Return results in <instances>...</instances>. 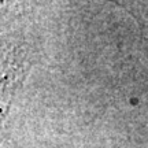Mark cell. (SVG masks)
<instances>
[{
	"label": "cell",
	"mask_w": 148,
	"mask_h": 148,
	"mask_svg": "<svg viewBox=\"0 0 148 148\" xmlns=\"http://www.w3.org/2000/svg\"><path fill=\"white\" fill-rule=\"evenodd\" d=\"M1 38V125H4L18 90L37 62V42L3 34Z\"/></svg>",
	"instance_id": "1"
},
{
	"label": "cell",
	"mask_w": 148,
	"mask_h": 148,
	"mask_svg": "<svg viewBox=\"0 0 148 148\" xmlns=\"http://www.w3.org/2000/svg\"><path fill=\"white\" fill-rule=\"evenodd\" d=\"M134 19L138 23V29H140V38H141V44H143V51L145 58L148 59V19H143L138 15V18L134 16Z\"/></svg>",
	"instance_id": "2"
}]
</instances>
